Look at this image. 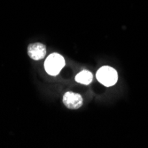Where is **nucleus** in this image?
Instances as JSON below:
<instances>
[{
  "label": "nucleus",
  "mask_w": 148,
  "mask_h": 148,
  "mask_svg": "<svg viewBox=\"0 0 148 148\" xmlns=\"http://www.w3.org/2000/svg\"><path fill=\"white\" fill-rule=\"evenodd\" d=\"M65 66L64 58L59 53H52L49 55L45 62V71L50 75H57Z\"/></svg>",
  "instance_id": "f257e3e1"
},
{
  "label": "nucleus",
  "mask_w": 148,
  "mask_h": 148,
  "mask_svg": "<svg viewBox=\"0 0 148 148\" xmlns=\"http://www.w3.org/2000/svg\"><path fill=\"white\" fill-rule=\"evenodd\" d=\"M97 79L103 85L109 87L116 84L118 80V74L116 70L111 66H102L97 72Z\"/></svg>",
  "instance_id": "f03ea898"
},
{
  "label": "nucleus",
  "mask_w": 148,
  "mask_h": 148,
  "mask_svg": "<svg viewBox=\"0 0 148 148\" xmlns=\"http://www.w3.org/2000/svg\"><path fill=\"white\" fill-rule=\"evenodd\" d=\"M63 104L68 107L69 109L75 110L80 108L84 104L83 97L78 93H74L72 91H68L64 94L62 99Z\"/></svg>",
  "instance_id": "7ed1b4c3"
},
{
  "label": "nucleus",
  "mask_w": 148,
  "mask_h": 148,
  "mask_svg": "<svg viewBox=\"0 0 148 148\" xmlns=\"http://www.w3.org/2000/svg\"><path fill=\"white\" fill-rule=\"evenodd\" d=\"M28 54L34 60H42L46 54V47L41 43L31 44L28 47Z\"/></svg>",
  "instance_id": "20e7f679"
},
{
  "label": "nucleus",
  "mask_w": 148,
  "mask_h": 148,
  "mask_svg": "<svg viewBox=\"0 0 148 148\" xmlns=\"http://www.w3.org/2000/svg\"><path fill=\"white\" fill-rule=\"evenodd\" d=\"M75 81L79 84L88 85L92 81V74L88 70H83L75 76Z\"/></svg>",
  "instance_id": "39448f33"
}]
</instances>
